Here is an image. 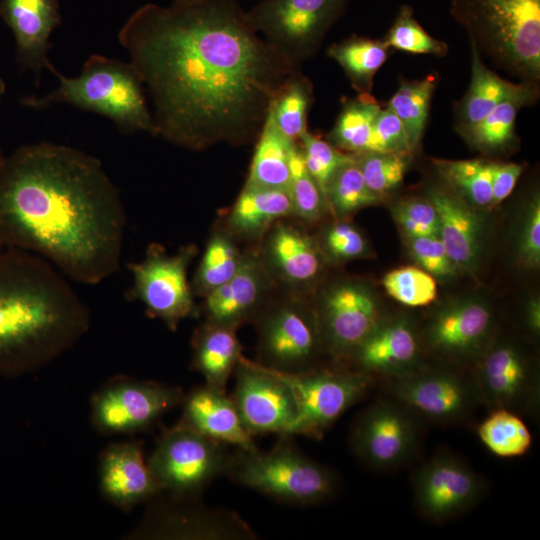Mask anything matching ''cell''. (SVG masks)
<instances>
[{
    "instance_id": "d4e9b609",
    "label": "cell",
    "mask_w": 540,
    "mask_h": 540,
    "mask_svg": "<svg viewBox=\"0 0 540 540\" xmlns=\"http://www.w3.org/2000/svg\"><path fill=\"white\" fill-rule=\"evenodd\" d=\"M182 404L177 423L235 448H257L254 436L244 427L232 397L226 392L204 384L185 395Z\"/></svg>"
},
{
    "instance_id": "603a6c76",
    "label": "cell",
    "mask_w": 540,
    "mask_h": 540,
    "mask_svg": "<svg viewBox=\"0 0 540 540\" xmlns=\"http://www.w3.org/2000/svg\"><path fill=\"white\" fill-rule=\"evenodd\" d=\"M419 354L418 337L408 320H380L348 360L352 369L392 379L418 370Z\"/></svg>"
},
{
    "instance_id": "7402d4cb",
    "label": "cell",
    "mask_w": 540,
    "mask_h": 540,
    "mask_svg": "<svg viewBox=\"0 0 540 540\" xmlns=\"http://www.w3.org/2000/svg\"><path fill=\"white\" fill-rule=\"evenodd\" d=\"M0 16L14 35L18 62L38 84L42 70L52 64L49 39L61 22L60 1L1 0Z\"/></svg>"
},
{
    "instance_id": "6f0895ef",
    "label": "cell",
    "mask_w": 540,
    "mask_h": 540,
    "mask_svg": "<svg viewBox=\"0 0 540 540\" xmlns=\"http://www.w3.org/2000/svg\"><path fill=\"white\" fill-rule=\"evenodd\" d=\"M171 1H180V0H171Z\"/></svg>"
},
{
    "instance_id": "f1b7e54d",
    "label": "cell",
    "mask_w": 540,
    "mask_h": 540,
    "mask_svg": "<svg viewBox=\"0 0 540 540\" xmlns=\"http://www.w3.org/2000/svg\"><path fill=\"white\" fill-rule=\"evenodd\" d=\"M428 200L439 219L438 236L457 268L471 269L478 257L480 225L477 216L456 195L442 189L429 191Z\"/></svg>"
},
{
    "instance_id": "9f6ffc18",
    "label": "cell",
    "mask_w": 540,
    "mask_h": 540,
    "mask_svg": "<svg viewBox=\"0 0 540 540\" xmlns=\"http://www.w3.org/2000/svg\"><path fill=\"white\" fill-rule=\"evenodd\" d=\"M4 248V246L2 245L1 241H0V249Z\"/></svg>"
},
{
    "instance_id": "8992f818",
    "label": "cell",
    "mask_w": 540,
    "mask_h": 540,
    "mask_svg": "<svg viewBox=\"0 0 540 540\" xmlns=\"http://www.w3.org/2000/svg\"><path fill=\"white\" fill-rule=\"evenodd\" d=\"M279 436L268 451L236 448L224 475L285 504L315 505L335 497L339 489L335 473L298 450L290 435Z\"/></svg>"
},
{
    "instance_id": "4dcf8cb0",
    "label": "cell",
    "mask_w": 540,
    "mask_h": 540,
    "mask_svg": "<svg viewBox=\"0 0 540 540\" xmlns=\"http://www.w3.org/2000/svg\"><path fill=\"white\" fill-rule=\"evenodd\" d=\"M296 142L285 137L269 115L255 141V149L245 183L287 189L291 178V157Z\"/></svg>"
},
{
    "instance_id": "db71d44e",
    "label": "cell",
    "mask_w": 540,
    "mask_h": 540,
    "mask_svg": "<svg viewBox=\"0 0 540 540\" xmlns=\"http://www.w3.org/2000/svg\"><path fill=\"white\" fill-rule=\"evenodd\" d=\"M4 92H5V83H4V80H3L2 76H1V73H0V101H1V98H2V96L4 94Z\"/></svg>"
},
{
    "instance_id": "2e32d148",
    "label": "cell",
    "mask_w": 540,
    "mask_h": 540,
    "mask_svg": "<svg viewBox=\"0 0 540 540\" xmlns=\"http://www.w3.org/2000/svg\"><path fill=\"white\" fill-rule=\"evenodd\" d=\"M325 352L348 360L380 322L377 303L362 284L342 281L325 289L313 304Z\"/></svg>"
},
{
    "instance_id": "f35d334b",
    "label": "cell",
    "mask_w": 540,
    "mask_h": 540,
    "mask_svg": "<svg viewBox=\"0 0 540 540\" xmlns=\"http://www.w3.org/2000/svg\"><path fill=\"white\" fill-rule=\"evenodd\" d=\"M490 412L477 429L481 442L498 457L524 455L530 449L532 437L522 419L505 409Z\"/></svg>"
},
{
    "instance_id": "f6af8a7d",
    "label": "cell",
    "mask_w": 540,
    "mask_h": 540,
    "mask_svg": "<svg viewBox=\"0 0 540 540\" xmlns=\"http://www.w3.org/2000/svg\"><path fill=\"white\" fill-rule=\"evenodd\" d=\"M383 287L396 301L419 307L432 303L437 296V284L430 273L415 266H404L388 272Z\"/></svg>"
},
{
    "instance_id": "60d3db41",
    "label": "cell",
    "mask_w": 540,
    "mask_h": 540,
    "mask_svg": "<svg viewBox=\"0 0 540 540\" xmlns=\"http://www.w3.org/2000/svg\"><path fill=\"white\" fill-rule=\"evenodd\" d=\"M288 192L292 204V218L312 223L330 212L324 193L304 165L297 142L291 157Z\"/></svg>"
},
{
    "instance_id": "e0dca14e",
    "label": "cell",
    "mask_w": 540,
    "mask_h": 540,
    "mask_svg": "<svg viewBox=\"0 0 540 540\" xmlns=\"http://www.w3.org/2000/svg\"><path fill=\"white\" fill-rule=\"evenodd\" d=\"M485 490L482 476L450 454L430 458L413 477L415 505L432 522L463 514L480 500Z\"/></svg>"
},
{
    "instance_id": "f546056e",
    "label": "cell",
    "mask_w": 540,
    "mask_h": 540,
    "mask_svg": "<svg viewBox=\"0 0 540 540\" xmlns=\"http://www.w3.org/2000/svg\"><path fill=\"white\" fill-rule=\"evenodd\" d=\"M192 367L205 384L222 392L242 355L237 330L203 321L192 337Z\"/></svg>"
},
{
    "instance_id": "52a82bcc",
    "label": "cell",
    "mask_w": 540,
    "mask_h": 540,
    "mask_svg": "<svg viewBox=\"0 0 540 540\" xmlns=\"http://www.w3.org/2000/svg\"><path fill=\"white\" fill-rule=\"evenodd\" d=\"M253 323L259 364L288 374L321 367L319 358L325 350L317 316L307 296L277 290Z\"/></svg>"
},
{
    "instance_id": "7bdbcfd3",
    "label": "cell",
    "mask_w": 540,
    "mask_h": 540,
    "mask_svg": "<svg viewBox=\"0 0 540 540\" xmlns=\"http://www.w3.org/2000/svg\"><path fill=\"white\" fill-rule=\"evenodd\" d=\"M383 41L389 48L412 54L441 57L448 53V45L427 33L414 17L413 8L407 4L400 7Z\"/></svg>"
},
{
    "instance_id": "7c38bea8",
    "label": "cell",
    "mask_w": 540,
    "mask_h": 540,
    "mask_svg": "<svg viewBox=\"0 0 540 540\" xmlns=\"http://www.w3.org/2000/svg\"><path fill=\"white\" fill-rule=\"evenodd\" d=\"M418 417L394 399H378L353 421L350 446L373 470H391L407 462L419 442Z\"/></svg>"
},
{
    "instance_id": "f5cc1de1",
    "label": "cell",
    "mask_w": 540,
    "mask_h": 540,
    "mask_svg": "<svg viewBox=\"0 0 540 540\" xmlns=\"http://www.w3.org/2000/svg\"><path fill=\"white\" fill-rule=\"evenodd\" d=\"M526 321L528 327L536 334L540 328V307L539 302L533 300L530 302L526 312Z\"/></svg>"
},
{
    "instance_id": "d6a6232c",
    "label": "cell",
    "mask_w": 540,
    "mask_h": 540,
    "mask_svg": "<svg viewBox=\"0 0 540 540\" xmlns=\"http://www.w3.org/2000/svg\"><path fill=\"white\" fill-rule=\"evenodd\" d=\"M244 251L221 224L216 225L191 282L194 296L204 298L226 283L238 271Z\"/></svg>"
},
{
    "instance_id": "5b68a950",
    "label": "cell",
    "mask_w": 540,
    "mask_h": 540,
    "mask_svg": "<svg viewBox=\"0 0 540 540\" xmlns=\"http://www.w3.org/2000/svg\"><path fill=\"white\" fill-rule=\"evenodd\" d=\"M481 57L524 82L540 80V0H451Z\"/></svg>"
},
{
    "instance_id": "ab89813d",
    "label": "cell",
    "mask_w": 540,
    "mask_h": 540,
    "mask_svg": "<svg viewBox=\"0 0 540 540\" xmlns=\"http://www.w3.org/2000/svg\"><path fill=\"white\" fill-rule=\"evenodd\" d=\"M326 199L329 211L340 219L380 201L367 187L354 155L332 177Z\"/></svg>"
},
{
    "instance_id": "cb8c5ba5",
    "label": "cell",
    "mask_w": 540,
    "mask_h": 540,
    "mask_svg": "<svg viewBox=\"0 0 540 540\" xmlns=\"http://www.w3.org/2000/svg\"><path fill=\"white\" fill-rule=\"evenodd\" d=\"M491 327L492 314L486 304L463 301L433 316L426 329V339L433 351L465 359L483 351Z\"/></svg>"
},
{
    "instance_id": "e575fe53",
    "label": "cell",
    "mask_w": 540,
    "mask_h": 540,
    "mask_svg": "<svg viewBox=\"0 0 540 540\" xmlns=\"http://www.w3.org/2000/svg\"><path fill=\"white\" fill-rule=\"evenodd\" d=\"M381 108L371 93L345 99L327 140L349 154L369 152L374 122Z\"/></svg>"
},
{
    "instance_id": "277c9868",
    "label": "cell",
    "mask_w": 540,
    "mask_h": 540,
    "mask_svg": "<svg viewBox=\"0 0 540 540\" xmlns=\"http://www.w3.org/2000/svg\"><path fill=\"white\" fill-rule=\"evenodd\" d=\"M47 70L58 79V86L44 96L24 99V105L46 109L64 103L103 115L125 133L157 136L143 82L130 62L94 54L76 77H66L53 64Z\"/></svg>"
},
{
    "instance_id": "f907efd6",
    "label": "cell",
    "mask_w": 540,
    "mask_h": 540,
    "mask_svg": "<svg viewBox=\"0 0 540 540\" xmlns=\"http://www.w3.org/2000/svg\"><path fill=\"white\" fill-rule=\"evenodd\" d=\"M521 262L531 268L540 263V201L535 195L529 204L519 244Z\"/></svg>"
},
{
    "instance_id": "83f0119b",
    "label": "cell",
    "mask_w": 540,
    "mask_h": 540,
    "mask_svg": "<svg viewBox=\"0 0 540 540\" xmlns=\"http://www.w3.org/2000/svg\"><path fill=\"white\" fill-rule=\"evenodd\" d=\"M538 97L539 83L521 81L483 119L471 125H455V130L473 148L487 153L504 151L517 142V113L535 103Z\"/></svg>"
},
{
    "instance_id": "6da1fadb",
    "label": "cell",
    "mask_w": 540,
    "mask_h": 540,
    "mask_svg": "<svg viewBox=\"0 0 540 540\" xmlns=\"http://www.w3.org/2000/svg\"><path fill=\"white\" fill-rule=\"evenodd\" d=\"M239 0L138 8L118 33L166 141L205 151L257 140L295 66L250 26Z\"/></svg>"
},
{
    "instance_id": "8d00e7d4",
    "label": "cell",
    "mask_w": 540,
    "mask_h": 540,
    "mask_svg": "<svg viewBox=\"0 0 540 540\" xmlns=\"http://www.w3.org/2000/svg\"><path fill=\"white\" fill-rule=\"evenodd\" d=\"M436 85L437 76L433 74L421 80L401 78L386 105L402 122L413 152L421 143Z\"/></svg>"
},
{
    "instance_id": "3957f363",
    "label": "cell",
    "mask_w": 540,
    "mask_h": 540,
    "mask_svg": "<svg viewBox=\"0 0 540 540\" xmlns=\"http://www.w3.org/2000/svg\"><path fill=\"white\" fill-rule=\"evenodd\" d=\"M62 274L36 254L0 249V377L45 367L88 331L89 308Z\"/></svg>"
},
{
    "instance_id": "7a4b0ae2",
    "label": "cell",
    "mask_w": 540,
    "mask_h": 540,
    "mask_svg": "<svg viewBox=\"0 0 540 540\" xmlns=\"http://www.w3.org/2000/svg\"><path fill=\"white\" fill-rule=\"evenodd\" d=\"M126 215L100 160L51 142L19 147L0 170V241L94 285L119 268Z\"/></svg>"
},
{
    "instance_id": "d590c367",
    "label": "cell",
    "mask_w": 540,
    "mask_h": 540,
    "mask_svg": "<svg viewBox=\"0 0 540 540\" xmlns=\"http://www.w3.org/2000/svg\"><path fill=\"white\" fill-rule=\"evenodd\" d=\"M314 99L313 84L300 69L289 77L275 96L268 115L285 137L297 142L308 130L307 119Z\"/></svg>"
},
{
    "instance_id": "5bb4252c",
    "label": "cell",
    "mask_w": 540,
    "mask_h": 540,
    "mask_svg": "<svg viewBox=\"0 0 540 540\" xmlns=\"http://www.w3.org/2000/svg\"><path fill=\"white\" fill-rule=\"evenodd\" d=\"M232 399L242 423L252 435H290L297 404L290 386L274 370L241 357L235 371Z\"/></svg>"
},
{
    "instance_id": "c3c4849f",
    "label": "cell",
    "mask_w": 540,
    "mask_h": 540,
    "mask_svg": "<svg viewBox=\"0 0 540 540\" xmlns=\"http://www.w3.org/2000/svg\"><path fill=\"white\" fill-rule=\"evenodd\" d=\"M370 151L413 153L402 122L388 107H382L376 116Z\"/></svg>"
},
{
    "instance_id": "ffe728a7",
    "label": "cell",
    "mask_w": 540,
    "mask_h": 540,
    "mask_svg": "<svg viewBox=\"0 0 540 540\" xmlns=\"http://www.w3.org/2000/svg\"><path fill=\"white\" fill-rule=\"evenodd\" d=\"M277 290L306 296L319 279L325 257L315 237L289 218L278 220L257 244Z\"/></svg>"
},
{
    "instance_id": "9a60e30c",
    "label": "cell",
    "mask_w": 540,
    "mask_h": 540,
    "mask_svg": "<svg viewBox=\"0 0 540 540\" xmlns=\"http://www.w3.org/2000/svg\"><path fill=\"white\" fill-rule=\"evenodd\" d=\"M182 390L152 381L120 380L103 388L92 403V421L105 433H133L150 427L182 403Z\"/></svg>"
},
{
    "instance_id": "74e56055",
    "label": "cell",
    "mask_w": 540,
    "mask_h": 540,
    "mask_svg": "<svg viewBox=\"0 0 540 540\" xmlns=\"http://www.w3.org/2000/svg\"><path fill=\"white\" fill-rule=\"evenodd\" d=\"M433 163L440 176L460 197L477 207L491 206V161L433 159Z\"/></svg>"
},
{
    "instance_id": "bcb514c9",
    "label": "cell",
    "mask_w": 540,
    "mask_h": 540,
    "mask_svg": "<svg viewBox=\"0 0 540 540\" xmlns=\"http://www.w3.org/2000/svg\"><path fill=\"white\" fill-rule=\"evenodd\" d=\"M318 244L324 257L337 262L359 258L366 253L367 244L361 232L345 221L324 228Z\"/></svg>"
},
{
    "instance_id": "681fc988",
    "label": "cell",
    "mask_w": 540,
    "mask_h": 540,
    "mask_svg": "<svg viewBox=\"0 0 540 540\" xmlns=\"http://www.w3.org/2000/svg\"><path fill=\"white\" fill-rule=\"evenodd\" d=\"M410 251L422 269L434 276H451L457 267L438 235L410 238Z\"/></svg>"
},
{
    "instance_id": "816d5d0a",
    "label": "cell",
    "mask_w": 540,
    "mask_h": 540,
    "mask_svg": "<svg viewBox=\"0 0 540 540\" xmlns=\"http://www.w3.org/2000/svg\"><path fill=\"white\" fill-rule=\"evenodd\" d=\"M523 169L524 165L520 163L491 161L492 201L490 207L497 206L511 194Z\"/></svg>"
},
{
    "instance_id": "ac0fdd59",
    "label": "cell",
    "mask_w": 540,
    "mask_h": 540,
    "mask_svg": "<svg viewBox=\"0 0 540 540\" xmlns=\"http://www.w3.org/2000/svg\"><path fill=\"white\" fill-rule=\"evenodd\" d=\"M149 511L140 535L155 539L256 540L257 533L236 512L209 507L199 497L176 498Z\"/></svg>"
},
{
    "instance_id": "4fadbf2b",
    "label": "cell",
    "mask_w": 540,
    "mask_h": 540,
    "mask_svg": "<svg viewBox=\"0 0 540 540\" xmlns=\"http://www.w3.org/2000/svg\"><path fill=\"white\" fill-rule=\"evenodd\" d=\"M386 384L392 399L437 424L463 422L481 403L474 379L450 370L419 368Z\"/></svg>"
},
{
    "instance_id": "7dc6e473",
    "label": "cell",
    "mask_w": 540,
    "mask_h": 540,
    "mask_svg": "<svg viewBox=\"0 0 540 540\" xmlns=\"http://www.w3.org/2000/svg\"><path fill=\"white\" fill-rule=\"evenodd\" d=\"M394 217L409 238L438 235V214L429 200L403 201L393 209Z\"/></svg>"
},
{
    "instance_id": "4316f807",
    "label": "cell",
    "mask_w": 540,
    "mask_h": 540,
    "mask_svg": "<svg viewBox=\"0 0 540 540\" xmlns=\"http://www.w3.org/2000/svg\"><path fill=\"white\" fill-rule=\"evenodd\" d=\"M292 218L287 189L245 183L221 225L238 241L257 245L278 221Z\"/></svg>"
},
{
    "instance_id": "ba28073f",
    "label": "cell",
    "mask_w": 540,
    "mask_h": 540,
    "mask_svg": "<svg viewBox=\"0 0 540 540\" xmlns=\"http://www.w3.org/2000/svg\"><path fill=\"white\" fill-rule=\"evenodd\" d=\"M350 0H260L245 11L250 26L295 66L309 61Z\"/></svg>"
},
{
    "instance_id": "44dd1931",
    "label": "cell",
    "mask_w": 540,
    "mask_h": 540,
    "mask_svg": "<svg viewBox=\"0 0 540 540\" xmlns=\"http://www.w3.org/2000/svg\"><path fill=\"white\" fill-rule=\"evenodd\" d=\"M276 291L257 245H252L244 251L238 271L203 298V321L238 330L253 323Z\"/></svg>"
},
{
    "instance_id": "8fae6325",
    "label": "cell",
    "mask_w": 540,
    "mask_h": 540,
    "mask_svg": "<svg viewBox=\"0 0 540 540\" xmlns=\"http://www.w3.org/2000/svg\"><path fill=\"white\" fill-rule=\"evenodd\" d=\"M277 373L290 386L297 404L291 436L312 439H321L345 411L367 395L374 383L372 376L347 367L321 366L298 374Z\"/></svg>"
},
{
    "instance_id": "30bf717a",
    "label": "cell",
    "mask_w": 540,
    "mask_h": 540,
    "mask_svg": "<svg viewBox=\"0 0 540 540\" xmlns=\"http://www.w3.org/2000/svg\"><path fill=\"white\" fill-rule=\"evenodd\" d=\"M197 253L194 244L181 246L173 254L158 243L149 244L144 258L127 266L133 277L127 295L141 302L150 317L176 330L182 320L197 311L187 278L188 267Z\"/></svg>"
},
{
    "instance_id": "836d02e7",
    "label": "cell",
    "mask_w": 540,
    "mask_h": 540,
    "mask_svg": "<svg viewBox=\"0 0 540 540\" xmlns=\"http://www.w3.org/2000/svg\"><path fill=\"white\" fill-rule=\"evenodd\" d=\"M389 47L383 39L351 35L327 49V55L343 69L357 93H371L374 76L387 60Z\"/></svg>"
},
{
    "instance_id": "d6986e66",
    "label": "cell",
    "mask_w": 540,
    "mask_h": 540,
    "mask_svg": "<svg viewBox=\"0 0 540 540\" xmlns=\"http://www.w3.org/2000/svg\"><path fill=\"white\" fill-rule=\"evenodd\" d=\"M480 401L490 411L509 410L517 415L534 412L539 401L535 369L513 344L487 349L473 377Z\"/></svg>"
},
{
    "instance_id": "b9f144b4",
    "label": "cell",
    "mask_w": 540,
    "mask_h": 540,
    "mask_svg": "<svg viewBox=\"0 0 540 540\" xmlns=\"http://www.w3.org/2000/svg\"><path fill=\"white\" fill-rule=\"evenodd\" d=\"M367 187L380 200L398 187L411 158V153L363 152L353 154Z\"/></svg>"
},
{
    "instance_id": "11a10c76",
    "label": "cell",
    "mask_w": 540,
    "mask_h": 540,
    "mask_svg": "<svg viewBox=\"0 0 540 540\" xmlns=\"http://www.w3.org/2000/svg\"><path fill=\"white\" fill-rule=\"evenodd\" d=\"M5 158H6V156H4L2 154V152L0 151V170H1L2 166H3V164H4Z\"/></svg>"
},
{
    "instance_id": "484cf974",
    "label": "cell",
    "mask_w": 540,
    "mask_h": 540,
    "mask_svg": "<svg viewBox=\"0 0 540 540\" xmlns=\"http://www.w3.org/2000/svg\"><path fill=\"white\" fill-rule=\"evenodd\" d=\"M100 489L117 506L128 508L161 492L138 443H121L103 453Z\"/></svg>"
},
{
    "instance_id": "ee69618b",
    "label": "cell",
    "mask_w": 540,
    "mask_h": 540,
    "mask_svg": "<svg viewBox=\"0 0 540 540\" xmlns=\"http://www.w3.org/2000/svg\"><path fill=\"white\" fill-rule=\"evenodd\" d=\"M297 144L307 171L326 197V190L332 177L341 166L353 159V154L337 149L328 140L309 130L301 135Z\"/></svg>"
},
{
    "instance_id": "9c48e42d",
    "label": "cell",
    "mask_w": 540,
    "mask_h": 540,
    "mask_svg": "<svg viewBox=\"0 0 540 540\" xmlns=\"http://www.w3.org/2000/svg\"><path fill=\"white\" fill-rule=\"evenodd\" d=\"M228 446L177 423L164 431L147 463L161 491L176 498L200 497L225 474Z\"/></svg>"
},
{
    "instance_id": "1f68e13d",
    "label": "cell",
    "mask_w": 540,
    "mask_h": 540,
    "mask_svg": "<svg viewBox=\"0 0 540 540\" xmlns=\"http://www.w3.org/2000/svg\"><path fill=\"white\" fill-rule=\"evenodd\" d=\"M488 68L471 44V81L465 95L454 103L455 125H471L483 119L517 87Z\"/></svg>"
}]
</instances>
